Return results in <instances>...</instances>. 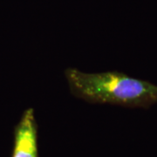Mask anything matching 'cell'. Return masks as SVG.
<instances>
[{
    "label": "cell",
    "instance_id": "cell-2",
    "mask_svg": "<svg viewBox=\"0 0 157 157\" xmlns=\"http://www.w3.org/2000/svg\"><path fill=\"white\" fill-rule=\"evenodd\" d=\"M11 157H39L38 123L33 107L24 111L14 128Z\"/></svg>",
    "mask_w": 157,
    "mask_h": 157
},
{
    "label": "cell",
    "instance_id": "cell-1",
    "mask_svg": "<svg viewBox=\"0 0 157 157\" xmlns=\"http://www.w3.org/2000/svg\"><path fill=\"white\" fill-rule=\"evenodd\" d=\"M65 76L73 95L86 102L143 108L157 103V85L124 73H89L68 67Z\"/></svg>",
    "mask_w": 157,
    "mask_h": 157
}]
</instances>
